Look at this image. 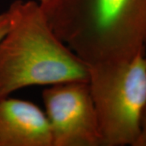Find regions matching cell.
Here are the masks:
<instances>
[{"label": "cell", "instance_id": "1", "mask_svg": "<svg viewBox=\"0 0 146 146\" xmlns=\"http://www.w3.org/2000/svg\"><path fill=\"white\" fill-rule=\"evenodd\" d=\"M7 10L11 25L0 41V98L29 86L89 81V65L57 36L38 1L16 0Z\"/></svg>", "mask_w": 146, "mask_h": 146}, {"label": "cell", "instance_id": "2", "mask_svg": "<svg viewBox=\"0 0 146 146\" xmlns=\"http://www.w3.org/2000/svg\"><path fill=\"white\" fill-rule=\"evenodd\" d=\"M42 7L57 36L89 65L146 50V0H50Z\"/></svg>", "mask_w": 146, "mask_h": 146}, {"label": "cell", "instance_id": "3", "mask_svg": "<svg viewBox=\"0 0 146 146\" xmlns=\"http://www.w3.org/2000/svg\"><path fill=\"white\" fill-rule=\"evenodd\" d=\"M102 146H135L146 105V54L89 65Z\"/></svg>", "mask_w": 146, "mask_h": 146}, {"label": "cell", "instance_id": "4", "mask_svg": "<svg viewBox=\"0 0 146 146\" xmlns=\"http://www.w3.org/2000/svg\"><path fill=\"white\" fill-rule=\"evenodd\" d=\"M42 96L53 146H102L89 81L50 85Z\"/></svg>", "mask_w": 146, "mask_h": 146}, {"label": "cell", "instance_id": "5", "mask_svg": "<svg viewBox=\"0 0 146 146\" xmlns=\"http://www.w3.org/2000/svg\"><path fill=\"white\" fill-rule=\"evenodd\" d=\"M0 146H53L45 111L30 101L0 98Z\"/></svg>", "mask_w": 146, "mask_h": 146}, {"label": "cell", "instance_id": "6", "mask_svg": "<svg viewBox=\"0 0 146 146\" xmlns=\"http://www.w3.org/2000/svg\"><path fill=\"white\" fill-rule=\"evenodd\" d=\"M11 25V16L8 10L0 11V41L8 31Z\"/></svg>", "mask_w": 146, "mask_h": 146}, {"label": "cell", "instance_id": "7", "mask_svg": "<svg viewBox=\"0 0 146 146\" xmlns=\"http://www.w3.org/2000/svg\"><path fill=\"white\" fill-rule=\"evenodd\" d=\"M135 146H146V105L141 119V133Z\"/></svg>", "mask_w": 146, "mask_h": 146}, {"label": "cell", "instance_id": "8", "mask_svg": "<svg viewBox=\"0 0 146 146\" xmlns=\"http://www.w3.org/2000/svg\"><path fill=\"white\" fill-rule=\"evenodd\" d=\"M39 3H40V4L42 6H45L46 5L47 3L50 1V0H37Z\"/></svg>", "mask_w": 146, "mask_h": 146}]
</instances>
